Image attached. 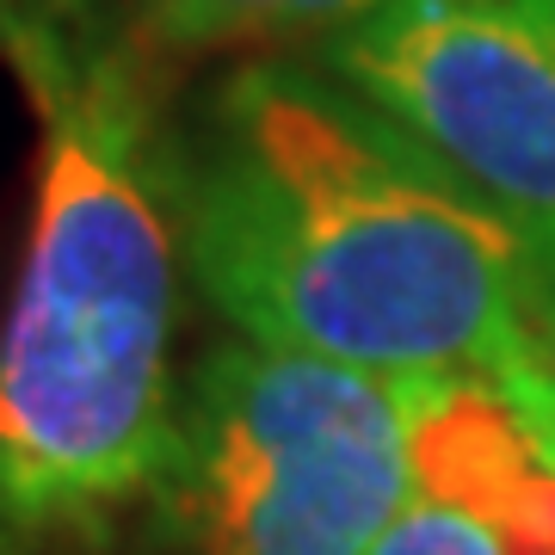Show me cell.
<instances>
[{
	"mask_svg": "<svg viewBox=\"0 0 555 555\" xmlns=\"http://www.w3.org/2000/svg\"><path fill=\"white\" fill-rule=\"evenodd\" d=\"M160 160L185 272L241 339L401 383L555 364L537 247L334 68L241 62Z\"/></svg>",
	"mask_w": 555,
	"mask_h": 555,
	"instance_id": "cell-1",
	"label": "cell"
},
{
	"mask_svg": "<svg viewBox=\"0 0 555 555\" xmlns=\"http://www.w3.org/2000/svg\"><path fill=\"white\" fill-rule=\"evenodd\" d=\"M38 105V192L0 321V537L149 500L173 426L179 247L137 62L62 0H0Z\"/></svg>",
	"mask_w": 555,
	"mask_h": 555,
	"instance_id": "cell-2",
	"label": "cell"
},
{
	"mask_svg": "<svg viewBox=\"0 0 555 555\" xmlns=\"http://www.w3.org/2000/svg\"><path fill=\"white\" fill-rule=\"evenodd\" d=\"M414 500L408 383L235 339L179 377L160 555H377Z\"/></svg>",
	"mask_w": 555,
	"mask_h": 555,
	"instance_id": "cell-3",
	"label": "cell"
},
{
	"mask_svg": "<svg viewBox=\"0 0 555 555\" xmlns=\"http://www.w3.org/2000/svg\"><path fill=\"white\" fill-rule=\"evenodd\" d=\"M315 62L408 124L555 272V0H389Z\"/></svg>",
	"mask_w": 555,
	"mask_h": 555,
	"instance_id": "cell-4",
	"label": "cell"
},
{
	"mask_svg": "<svg viewBox=\"0 0 555 555\" xmlns=\"http://www.w3.org/2000/svg\"><path fill=\"white\" fill-rule=\"evenodd\" d=\"M389 0H142V13L173 43H235V38H315L371 20Z\"/></svg>",
	"mask_w": 555,
	"mask_h": 555,
	"instance_id": "cell-5",
	"label": "cell"
},
{
	"mask_svg": "<svg viewBox=\"0 0 555 555\" xmlns=\"http://www.w3.org/2000/svg\"><path fill=\"white\" fill-rule=\"evenodd\" d=\"M377 555H506V550H500L481 525H469L463 513H451V506L414 494L408 500V513L389 525V537H383Z\"/></svg>",
	"mask_w": 555,
	"mask_h": 555,
	"instance_id": "cell-6",
	"label": "cell"
},
{
	"mask_svg": "<svg viewBox=\"0 0 555 555\" xmlns=\"http://www.w3.org/2000/svg\"><path fill=\"white\" fill-rule=\"evenodd\" d=\"M550 438H555V401H550Z\"/></svg>",
	"mask_w": 555,
	"mask_h": 555,
	"instance_id": "cell-7",
	"label": "cell"
},
{
	"mask_svg": "<svg viewBox=\"0 0 555 555\" xmlns=\"http://www.w3.org/2000/svg\"><path fill=\"white\" fill-rule=\"evenodd\" d=\"M550 358H555V346H550Z\"/></svg>",
	"mask_w": 555,
	"mask_h": 555,
	"instance_id": "cell-8",
	"label": "cell"
}]
</instances>
